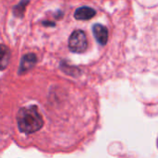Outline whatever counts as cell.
I'll return each instance as SVG.
<instances>
[{"mask_svg": "<svg viewBox=\"0 0 158 158\" xmlns=\"http://www.w3.org/2000/svg\"><path fill=\"white\" fill-rule=\"evenodd\" d=\"M142 50L158 69V14L154 15L143 28Z\"/></svg>", "mask_w": 158, "mask_h": 158, "instance_id": "cell-1", "label": "cell"}, {"mask_svg": "<svg viewBox=\"0 0 158 158\" xmlns=\"http://www.w3.org/2000/svg\"><path fill=\"white\" fill-rule=\"evenodd\" d=\"M18 129L21 133L32 134L44 126L43 118L36 106L21 107L16 116Z\"/></svg>", "mask_w": 158, "mask_h": 158, "instance_id": "cell-2", "label": "cell"}, {"mask_svg": "<svg viewBox=\"0 0 158 158\" xmlns=\"http://www.w3.org/2000/svg\"><path fill=\"white\" fill-rule=\"evenodd\" d=\"M68 46L74 53H84L88 48V39L86 33L81 30L73 31L69 38Z\"/></svg>", "mask_w": 158, "mask_h": 158, "instance_id": "cell-3", "label": "cell"}, {"mask_svg": "<svg viewBox=\"0 0 158 158\" xmlns=\"http://www.w3.org/2000/svg\"><path fill=\"white\" fill-rule=\"evenodd\" d=\"M36 61H37V58L34 54H27V55L23 56L20 60L19 72L24 73V72L30 70L36 64Z\"/></svg>", "mask_w": 158, "mask_h": 158, "instance_id": "cell-4", "label": "cell"}, {"mask_svg": "<svg viewBox=\"0 0 158 158\" xmlns=\"http://www.w3.org/2000/svg\"><path fill=\"white\" fill-rule=\"evenodd\" d=\"M93 34L96 40L102 45L107 44L108 41V29L102 24H95L93 26Z\"/></svg>", "mask_w": 158, "mask_h": 158, "instance_id": "cell-5", "label": "cell"}, {"mask_svg": "<svg viewBox=\"0 0 158 158\" xmlns=\"http://www.w3.org/2000/svg\"><path fill=\"white\" fill-rule=\"evenodd\" d=\"M96 15V11L89 6L78 7L74 12V19L78 20H88Z\"/></svg>", "mask_w": 158, "mask_h": 158, "instance_id": "cell-6", "label": "cell"}, {"mask_svg": "<svg viewBox=\"0 0 158 158\" xmlns=\"http://www.w3.org/2000/svg\"><path fill=\"white\" fill-rule=\"evenodd\" d=\"M10 59V51L9 49L4 45L0 44V70H4L7 69Z\"/></svg>", "mask_w": 158, "mask_h": 158, "instance_id": "cell-7", "label": "cell"}, {"mask_svg": "<svg viewBox=\"0 0 158 158\" xmlns=\"http://www.w3.org/2000/svg\"><path fill=\"white\" fill-rule=\"evenodd\" d=\"M29 2H30V0H21L18 5H16L13 7L14 16H16L18 18H22L24 15V11L26 9V6L29 4Z\"/></svg>", "mask_w": 158, "mask_h": 158, "instance_id": "cell-8", "label": "cell"}, {"mask_svg": "<svg viewBox=\"0 0 158 158\" xmlns=\"http://www.w3.org/2000/svg\"><path fill=\"white\" fill-rule=\"evenodd\" d=\"M44 24H45V25H50V26H54V25H55L53 22H47V21L44 22Z\"/></svg>", "mask_w": 158, "mask_h": 158, "instance_id": "cell-9", "label": "cell"}]
</instances>
